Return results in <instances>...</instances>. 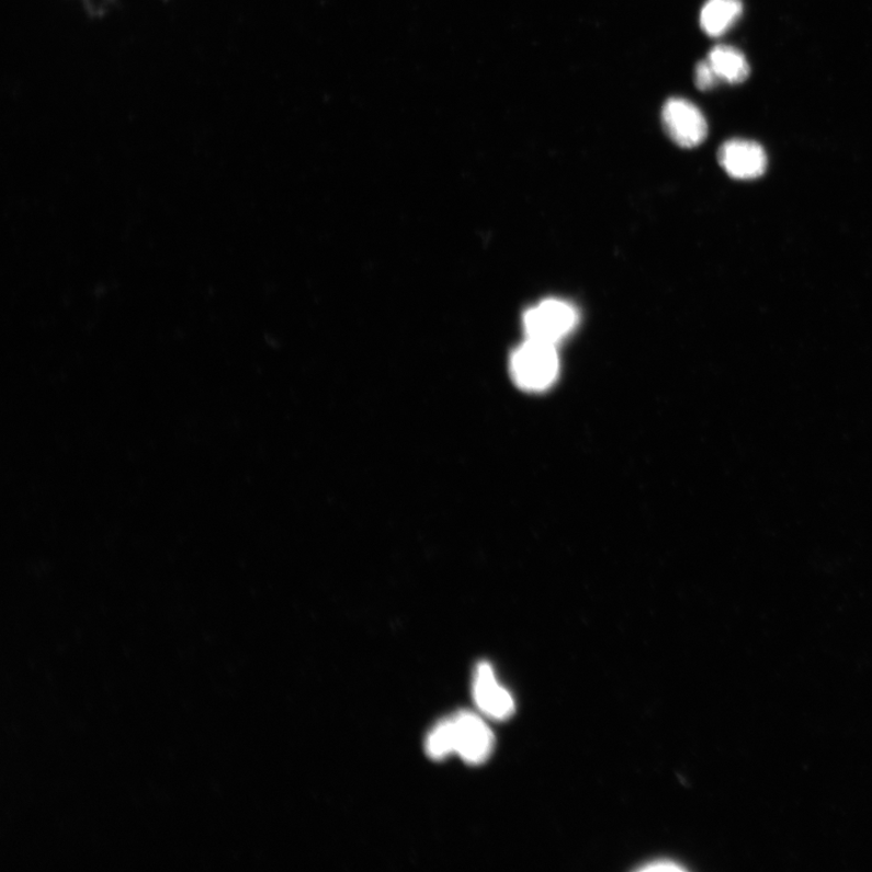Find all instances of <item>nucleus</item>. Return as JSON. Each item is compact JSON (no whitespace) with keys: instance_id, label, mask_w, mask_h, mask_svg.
Segmentation results:
<instances>
[{"instance_id":"11","label":"nucleus","mask_w":872,"mask_h":872,"mask_svg":"<svg viewBox=\"0 0 872 872\" xmlns=\"http://www.w3.org/2000/svg\"><path fill=\"white\" fill-rule=\"evenodd\" d=\"M643 871H683L684 868L680 867L677 863L669 862V860H659V862H654L650 864L645 865L644 868L639 869Z\"/></svg>"},{"instance_id":"5","label":"nucleus","mask_w":872,"mask_h":872,"mask_svg":"<svg viewBox=\"0 0 872 872\" xmlns=\"http://www.w3.org/2000/svg\"><path fill=\"white\" fill-rule=\"evenodd\" d=\"M473 697L476 706L488 717L505 721L516 713L514 698L498 682L490 663L482 661L476 666Z\"/></svg>"},{"instance_id":"2","label":"nucleus","mask_w":872,"mask_h":872,"mask_svg":"<svg viewBox=\"0 0 872 872\" xmlns=\"http://www.w3.org/2000/svg\"><path fill=\"white\" fill-rule=\"evenodd\" d=\"M579 314L569 302L548 298L523 314V331L528 340L557 346L578 327Z\"/></svg>"},{"instance_id":"9","label":"nucleus","mask_w":872,"mask_h":872,"mask_svg":"<svg viewBox=\"0 0 872 872\" xmlns=\"http://www.w3.org/2000/svg\"><path fill=\"white\" fill-rule=\"evenodd\" d=\"M426 752L434 761H443L450 755L455 754L453 744V731L451 718L441 720L432 731L429 732L426 740Z\"/></svg>"},{"instance_id":"7","label":"nucleus","mask_w":872,"mask_h":872,"mask_svg":"<svg viewBox=\"0 0 872 872\" xmlns=\"http://www.w3.org/2000/svg\"><path fill=\"white\" fill-rule=\"evenodd\" d=\"M740 0H707L701 13V27L711 37H721L739 20Z\"/></svg>"},{"instance_id":"10","label":"nucleus","mask_w":872,"mask_h":872,"mask_svg":"<svg viewBox=\"0 0 872 872\" xmlns=\"http://www.w3.org/2000/svg\"><path fill=\"white\" fill-rule=\"evenodd\" d=\"M694 81L697 88L703 91L712 90L721 83L714 68L707 60L697 65Z\"/></svg>"},{"instance_id":"1","label":"nucleus","mask_w":872,"mask_h":872,"mask_svg":"<svg viewBox=\"0 0 872 872\" xmlns=\"http://www.w3.org/2000/svg\"><path fill=\"white\" fill-rule=\"evenodd\" d=\"M509 371L511 378L522 390L542 393L550 389L560 372L556 347L526 339L511 353Z\"/></svg>"},{"instance_id":"3","label":"nucleus","mask_w":872,"mask_h":872,"mask_svg":"<svg viewBox=\"0 0 872 872\" xmlns=\"http://www.w3.org/2000/svg\"><path fill=\"white\" fill-rule=\"evenodd\" d=\"M455 754L468 765L478 766L490 759L495 749V735L485 721L472 712L450 716Z\"/></svg>"},{"instance_id":"6","label":"nucleus","mask_w":872,"mask_h":872,"mask_svg":"<svg viewBox=\"0 0 872 872\" xmlns=\"http://www.w3.org/2000/svg\"><path fill=\"white\" fill-rule=\"evenodd\" d=\"M721 167L737 180H755L761 177L767 168L765 149L748 139H731L718 150Z\"/></svg>"},{"instance_id":"4","label":"nucleus","mask_w":872,"mask_h":872,"mask_svg":"<svg viewBox=\"0 0 872 872\" xmlns=\"http://www.w3.org/2000/svg\"><path fill=\"white\" fill-rule=\"evenodd\" d=\"M661 123L667 135L680 147L700 146L707 135L703 113L684 99L676 98L666 102L661 110Z\"/></svg>"},{"instance_id":"8","label":"nucleus","mask_w":872,"mask_h":872,"mask_svg":"<svg viewBox=\"0 0 872 872\" xmlns=\"http://www.w3.org/2000/svg\"><path fill=\"white\" fill-rule=\"evenodd\" d=\"M721 81L729 84H739L750 75L747 57L738 49L728 45H717L709 53L706 58Z\"/></svg>"}]
</instances>
